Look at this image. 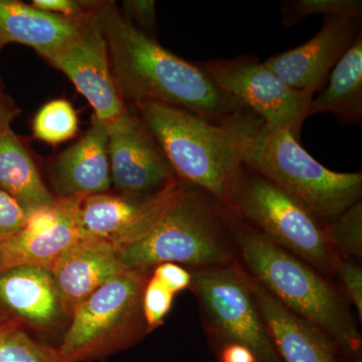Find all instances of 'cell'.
<instances>
[{"instance_id": "6da1fadb", "label": "cell", "mask_w": 362, "mask_h": 362, "mask_svg": "<svg viewBox=\"0 0 362 362\" xmlns=\"http://www.w3.org/2000/svg\"><path fill=\"white\" fill-rule=\"evenodd\" d=\"M112 74L125 103L156 102L177 107L213 123H223L243 108L204 68L180 58L145 35L114 2H95Z\"/></svg>"}, {"instance_id": "7a4b0ae2", "label": "cell", "mask_w": 362, "mask_h": 362, "mask_svg": "<svg viewBox=\"0 0 362 362\" xmlns=\"http://www.w3.org/2000/svg\"><path fill=\"white\" fill-rule=\"evenodd\" d=\"M178 180L228 206L244 158L249 110L213 123L169 105L144 102L133 107Z\"/></svg>"}, {"instance_id": "3957f363", "label": "cell", "mask_w": 362, "mask_h": 362, "mask_svg": "<svg viewBox=\"0 0 362 362\" xmlns=\"http://www.w3.org/2000/svg\"><path fill=\"white\" fill-rule=\"evenodd\" d=\"M233 230L252 278L286 308L328 335L346 362H361V333L337 290L256 228L235 223Z\"/></svg>"}, {"instance_id": "277c9868", "label": "cell", "mask_w": 362, "mask_h": 362, "mask_svg": "<svg viewBox=\"0 0 362 362\" xmlns=\"http://www.w3.org/2000/svg\"><path fill=\"white\" fill-rule=\"evenodd\" d=\"M298 140L291 131L268 127L249 111L243 162L297 199L317 220L329 225L361 201L362 175L326 168Z\"/></svg>"}, {"instance_id": "5b68a950", "label": "cell", "mask_w": 362, "mask_h": 362, "mask_svg": "<svg viewBox=\"0 0 362 362\" xmlns=\"http://www.w3.org/2000/svg\"><path fill=\"white\" fill-rule=\"evenodd\" d=\"M206 192L181 183L160 218L143 237L118 250L129 270L150 271L164 263L216 268L230 265L223 216Z\"/></svg>"}, {"instance_id": "8992f818", "label": "cell", "mask_w": 362, "mask_h": 362, "mask_svg": "<svg viewBox=\"0 0 362 362\" xmlns=\"http://www.w3.org/2000/svg\"><path fill=\"white\" fill-rule=\"evenodd\" d=\"M148 279L149 271H125L78 305L58 346L64 361H104L149 333L142 304Z\"/></svg>"}, {"instance_id": "52a82bcc", "label": "cell", "mask_w": 362, "mask_h": 362, "mask_svg": "<svg viewBox=\"0 0 362 362\" xmlns=\"http://www.w3.org/2000/svg\"><path fill=\"white\" fill-rule=\"evenodd\" d=\"M228 209L254 225L265 237L321 270L337 259L326 226L297 199L243 164L233 183Z\"/></svg>"}, {"instance_id": "ba28073f", "label": "cell", "mask_w": 362, "mask_h": 362, "mask_svg": "<svg viewBox=\"0 0 362 362\" xmlns=\"http://www.w3.org/2000/svg\"><path fill=\"white\" fill-rule=\"evenodd\" d=\"M192 289L220 341L251 350L259 362H284L252 296L247 275L230 265L206 268L192 275Z\"/></svg>"}, {"instance_id": "9c48e42d", "label": "cell", "mask_w": 362, "mask_h": 362, "mask_svg": "<svg viewBox=\"0 0 362 362\" xmlns=\"http://www.w3.org/2000/svg\"><path fill=\"white\" fill-rule=\"evenodd\" d=\"M202 68L220 89L268 127L290 130L299 139L312 95L292 89L254 57L214 59Z\"/></svg>"}, {"instance_id": "30bf717a", "label": "cell", "mask_w": 362, "mask_h": 362, "mask_svg": "<svg viewBox=\"0 0 362 362\" xmlns=\"http://www.w3.org/2000/svg\"><path fill=\"white\" fill-rule=\"evenodd\" d=\"M112 185L117 192L152 195L180 182L133 107L106 123Z\"/></svg>"}, {"instance_id": "8fae6325", "label": "cell", "mask_w": 362, "mask_h": 362, "mask_svg": "<svg viewBox=\"0 0 362 362\" xmlns=\"http://www.w3.org/2000/svg\"><path fill=\"white\" fill-rule=\"evenodd\" d=\"M92 2L90 13L78 35L49 61L63 71L78 92L89 101L94 115L108 123L127 108L112 74L110 59L101 26Z\"/></svg>"}, {"instance_id": "7c38bea8", "label": "cell", "mask_w": 362, "mask_h": 362, "mask_svg": "<svg viewBox=\"0 0 362 362\" xmlns=\"http://www.w3.org/2000/svg\"><path fill=\"white\" fill-rule=\"evenodd\" d=\"M84 197L59 199L28 214L25 226L0 242V272L21 266L52 271L61 255L83 235L78 211Z\"/></svg>"}, {"instance_id": "4fadbf2b", "label": "cell", "mask_w": 362, "mask_h": 362, "mask_svg": "<svg viewBox=\"0 0 362 362\" xmlns=\"http://www.w3.org/2000/svg\"><path fill=\"white\" fill-rule=\"evenodd\" d=\"M181 183L152 195L108 192L86 197L78 211L81 232L107 240L118 250L127 246L153 226L177 194Z\"/></svg>"}, {"instance_id": "5bb4252c", "label": "cell", "mask_w": 362, "mask_h": 362, "mask_svg": "<svg viewBox=\"0 0 362 362\" xmlns=\"http://www.w3.org/2000/svg\"><path fill=\"white\" fill-rule=\"evenodd\" d=\"M361 28L359 18L325 16L322 28L311 40L264 63L292 89L314 96Z\"/></svg>"}, {"instance_id": "9a60e30c", "label": "cell", "mask_w": 362, "mask_h": 362, "mask_svg": "<svg viewBox=\"0 0 362 362\" xmlns=\"http://www.w3.org/2000/svg\"><path fill=\"white\" fill-rule=\"evenodd\" d=\"M52 194L59 199L110 192L112 185L106 123L92 117L89 129L47 165Z\"/></svg>"}, {"instance_id": "2e32d148", "label": "cell", "mask_w": 362, "mask_h": 362, "mask_svg": "<svg viewBox=\"0 0 362 362\" xmlns=\"http://www.w3.org/2000/svg\"><path fill=\"white\" fill-rule=\"evenodd\" d=\"M129 270L121 264L118 249L99 238L82 235L52 269L64 311H74L101 286Z\"/></svg>"}, {"instance_id": "e0dca14e", "label": "cell", "mask_w": 362, "mask_h": 362, "mask_svg": "<svg viewBox=\"0 0 362 362\" xmlns=\"http://www.w3.org/2000/svg\"><path fill=\"white\" fill-rule=\"evenodd\" d=\"M0 316L42 331L66 317L52 272L21 266L0 272Z\"/></svg>"}, {"instance_id": "ac0fdd59", "label": "cell", "mask_w": 362, "mask_h": 362, "mask_svg": "<svg viewBox=\"0 0 362 362\" xmlns=\"http://www.w3.org/2000/svg\"><path fill=\"white\" fill-rule=\"evenodd\" d=\"M247 284L284 362H346L337 345L322 330L293 313L254 278Z\"/></svg>"}, {"instance_id": "d6986e66", "label": "cell", "mask_w": 362, "mask_h": 362, "mask_svg": "<svg viewBox=\"0 0 362 362\" xmlns=\"http://www.w3.org/2000/svg\"><path fill=\"white\" fill-rule=\"evenodd\" d=\"M88 13L65 18L18 0H0V40L28 45L47 59L78 35Z\"/></svg>"}, {"instance_id": "ffe728a7", "label": "cell", "mask_w": 362, "mask_h": 362, "mask_svg": "<svg viewBox=\"0 0 362 362\" xmlns=\"http://www.w3.org/2000/svg\"><path fill=\"white\" fill-rule=\"evenodd\" d=\"M0 190L13 197L28 214L57 199L42 181L25 142L11 127L0 133Z\"/></svg>"}, {"instance_id": "44dd1931", "label": "cell", "mask_w": 362, "mask_h": 362, "mask_svg": "<svg viewBox=\"0 0 362 362\" xmlns=\"http://www.w3.org/2000/svg\"><path fill=\"white\" fill-rule=\"evenodd\" d=\"M333 114L340 122L357 124L362 119V33L331 71L327 88L312 98L309 117Z\"/></svg>"}, {"instance_id": "7402d4cb", "label": "cell", "mask_w": 362, "mask_h": 362, "mask_svg": "<svg viewBox=\"0 0 362 362\" xmlns=\"http://www.w3.org/2000/svg\"><path fill=\"white\" fill-rule=\"evenodd\" d=\"M0 362H65L58 347L33 339L25 328L0 316Z\"/></svg>"}, {"instance_id": "603a6c76", "label": "cell", "mask_w": 362, "mask_h": 362, "mask_svg": "<svg viewBox=\"0 0 362 362\" xmlns=\"http://www.w3.org/2000/svg\"><path fill=\"white\" fill-rule=\"evenodd\" d=\"M78 125L77 113L70 102L57 99L37 112L33 118V132L40 141L58 145L75 137Z\"/></svg>"}, {"instance_id": "cb8c5ba5", "label": "cell", "mask_w": 362, "mask_h": 362, "mask_svg": "<svg viewBox=\"0 0 362 362\" xmlns=\"http://www.w3.org/2000/svg\"><path fill=\"white\" fill-rule=\"evenodd\" d=\"M344 16L359 18L362 16L361 0H290L282 4L283 25H297L309 16Z\"/></svg>"}, {"instance_id": "d4e9b609", "label": "cell", "mask_w": 362, "mask_h": 362, "mask_svg": "<svg viewBox=\"0 0 362 362\" xmlns=\"http://www.w3.org/2000/svg\"><path fill=\"white\" fill-rule=\"evenodd\" d=\"M327 237L334 249L344 257L361 258L362 255V204L357 202L343 211L326 226Z\"/></svg>"}, {"instance_id": "484cf974", "label": "cell", "mask_w": 362, "mask_h": 362, "mask_svg": "<svg viewBox=\"0 0 362 362\" xmlns=\"http://www.w3.org/2000/svg\"><path fill=\"white\" fill-rule=\"evenodd\" d=\"M175 295L153 276L149 277L143 293V314L148 331L156 329L164 322L173 307Z\"/></svg>"}, {"instance_id": "4316f807", "label": "cell", "mask_w": 362, "mask_h": 362, "mask_svg": "<svg viewBox=\"0 0 362 362\" xmlns=\"http://www.w3.org/2000/svg\"><path fill=\"white\" fill-rule=\"evenodd\" d=\"M122 13L145 35L154 37L157 30L156 2L153 0H126ZM156 39V37H154Z\"/></svg>"}, {"instance_id": "83f0119b", "label": "cell", "mask_w": 362, "mask_h": 362, "mask_svg": "<svg viewBox=\"0 0 362 362\" xmlns=\"http://www.w3.org/2000/svg\"><path fill=\"white\" fill-rule=\"evenodd\" d=\"M28 214L13 197L0 190V242L20 232Z\"/></svg>"}, {"instance_id": "f1b7e54d", "label": "cell", "mask_w": 362, "mask_h": 362, "mask_svg": "<svg viewBox=\"0 0 362 362\" xmlns=\"http://www.w3.org/2000/svg\"><path fill=\"white\" fill-rule=\"evenodd\" d=\"M335 268L339 274L347 296L351 300L362 319V271L356 264L346 259L337 258Z\"/></svg>"}, {"instance_id": "f546056e", "label": "cell", "mask_w": 362, "mask_h": 362, "mask_svg": "<svg viewBox=\"0 0 362 362\" xmlns=\"http://www.w3.org/2000/svg\"><path fill=\"white\" fill-rule=\"evenodd\" d=\"M152 276L175 295L192 287V274L178 264H160L153 269Z\"/></svg>"}, {"instance_id": "4dcf8cb0", "label": "cell", "mask_w": 362, "mask_h": 362, "mask_svg": "<svg viewBox=\"0 0 362 362\" xmlns=\"http://www.w3.org/2000/svg\"><path fill=\"white\" fill-rule=\"evenodd\" d=\"M32 6L45 13L77 18L89 13L92 2L75 0H33Z\"/></svg>"}, {"instance_id": "1f68e13d", "label": "cell", "mask_w": 362, "mask_h": 362, "mask_svg": "<svg viewBox=\"0 0 362 362\" xmlns=\"http://www.w3.org/2000/svg\"><path fill=\"white\" fill-rule=\"evenodd\" d=\"M220 362H259L251 350L237 343H226L218 346Z\"/></svg>"}, {"instance_id": "d6a6232c", "label": "cell", "mask_w": 362, "mask_h": 362, "mask_svg": "<svg viewBox=\"0 0 362 362\" xmlns=\"http://www.w3.org/2000/svg\"><path fill=\"white\" fill-rule=\"evenodd\" d=\"M21 114V109L8 95L0 94V133L11 127L14 119Z\"/></svg>"}, {"instance_id": "836d02e7", "label": "cell", "mask_w": 362, "mask_h": 362, "mask_svg": "<svg viewBox=\"0 0 362 362\" xmlns=\"http://www.w3.org/2000/svg\"><path fill=\"white\" fill-rule=\"evenodd\" d=\"M4 45H4V42L0 40V51H1V49L4 47ZM1 93H4V84H2L1 77H0V94H1Z\"/></svg>"}]
</instances>
